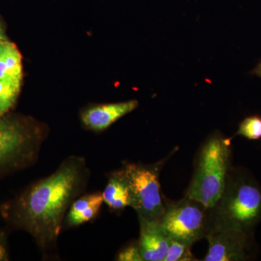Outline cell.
<instances>
[{"instance_id":"6da1fadb","label":"cell","mask_w":261,"mask_h":261,"mask_svg":"<svg viewBox=\"0 0 261 261\" xmlns=\"http://www.w3.org/2000/svg\"><path fill=\"white\" fill-rule=\"evenodd\" d=\"M83 161L67 160L50 176L34 184L0 212L15 226L24 230L46 247L57 240L62 221L83 186Z\"/></svg>"},{"instance_id":"7a4b0ae2","label":"cell","mask_w":261,"mask_h":261,"mask_svg":"<svg viewBox=\"0 0 261 261\" xmlns=\"http://www.w3.org/2000/svg\"><path fill=\"white\" fill-rule=\"evenodd\" d=\"M211 230L233 229L251 234L261 221V187L250 173L230 168L224 192L210 209Z\"/></svg>"},{"instance_id":"3957f363","label":"cell","mask_w":261,"mask_h":261,"mask_svg":"<svg viewBox=\"0 0 261 261\" xmlns=\"http://www.w3.org/2000/svg\"><path fill=\"white\" fill-rule=\"evenodd\" d=\"M230 140L214 135L201 149L186 197L212 208L224 192L231 163Z\"/></svg>"},{"instance_id":"277c9868","label":"cell","mask_w":261,"mask_h":261,"mask_svg":"<svg viewBox=\"0 0 261 261\" xmlns=\"http://www.w3.org/2000/svg\"><path fill=\"white\" fill-rule=\"evenodd\" d=\"M163 162L154 165L126 164L118 171L126 183L129 194L130 207L139 218L159 220L164 214L160 192L159 174Z\"/></svg>"},{"instance_id":"5b68a950","label":"cell","mask_w":261,"mask_h":261,"mask_svg":"<svg viewBox=\"0 0 261 261\" xmlns=\"http://www.w3.org/2000/svg\"><path fill=\"white\" fill-rule=\"evenodd\" d=\"M160 223L170 238L192 246L210 231V209L186 197L166 205Z\"/></svg>"},{"instance_id":"8992f818","label":"cell","mask_w":261,"mask_h":261,"mask_svg":"<svg viewBox=\"0 0 261 261\" xmlns=\"http://www.w3.org/2000/svg\"><path fill=\"white\" fill-rule=\"evenodd\" d=\"M37 137L15 118L0 116V176L27 166L37 152Z\"/></svg>"},{"instance_id":"52a82bcc","label":"cell","mask_w":261,"mask_h":261,"mask_svg":"<svg viewBox=\"0 0 261 261\" xmlns=\"http://www.w3.org/2000/svg\"><path fill=\"white\" fill-rule=\"evenodd\" d=\"M251 234L233 229H212L206 236L205 261H241L250 258Z\"/></svg>"},{"instance_id":"ba28073f","label":"cell","mask_w":261,"mask_h":261,"mask_svg":"<svg viewBox=\"0 0 261 261\" xmlns=\"http://www.w3.org/2000/svg\"><path fill=\"white\" fill-rule=\"evenodd\" d=\"M140 238L138 245L141 256L145 261H163L168 247L170 238L161 226L159 220L139 218Z\"/></svg>"},{"instance_id":"9c48e42d","label":"cell","mask_w":261,"mask_h":261,"mask_svg":"<svg viewBox=\"0 0 261 261\" xmlns=\"http://www.w3.org/2000/svg\"><path fill=\"white\" fill-rule=\"evenodd\" d=\"M138 106V101L134 99L126 102L94 106L82 113V122L90 129L97 132L103 130L111 126L122 117L135 111Z\"/></svg>"},{"instance_id":"30bf717a","label":"cell","mask_w":261,"mask_h":261,"mask_svg":"<svg viewBox=\"0 0 261 261\" xmlns=\"http://www.w3.org/2000/svg\"><path fill=\"white\" fill-rule=\"evenodd\" d=\"M103 202L102 193L90 194L74 201L67 216L68 224L78 226L88 222L95 217Z\"/></svg>"},{"instance_id":"8fae6325","label":"cell","mask_w":261,"mask_h":261,"mask_svg":"<svg viewBox=\"0 0 261 261\" xmlns=\"http://www.w3.org/2000/svg\"><path fill=\"white\" fill-rule=\"evenodd\" d=\"M22 56L13 43L0 42V80L22 78Z\"/></svg>"},{"instance_id":"7c38bea8","label":"cell","mask_w":261,"mask_h":261,"mask_svg":"<svg viewBox=\"0 0 261 261\" xmlns=\"http://www.w3.org/2000/svg\"><path fill=\"white\" fill-rule=\"evenodd\" d=\"M102 195L103 201L113 210H122L130 206L128 188L118 171L109 178Z\"/></svg>"},{"instance_id":"4fadbf2b","label":"cell","mask_w":261,"mask_h":261,"mask_svg":"<svg viewBox=\"0 0 261 261\" xmlns=\"http://www.w3.org/2000/svg\"><path fill=\"white\" fill-rule=\"evenodd\" d=\"M22 78H6L0 80V116L14 106L21 87Z\"/></svg>"},{"instance_id":"5bb4252c","label":"cell","mask_w":261,"mask_h":261,"mask_svg":"<svg viewBox=\"0 0 261 261\" xmlns=\"http://www.w3.org/2000/svg\"><path fill=\"white\" fill-rule=\"evenodd\" d=\"M191 247L186 243L170 238L169 247L163 261L196 260L192 255Z\"/></svg>"},{"instance_id":"9a60e30c","label":"cell","mask_w":261,"mask_h":261,"mask_svg":"<svg viewBox=\"0 0 261 261\" xmlns=\"http://www.w3.org/2000/svg\"><path fill=\"white\" fill-rule=\"evenodd\" d=\"M237 134L249 140H256L260 139L261 117L252 116L245 118L240 123Z\"/></svg>"},{"instance_id":"2e32d148","label":"cell","mask_w":261,"mask_h":261,"mask_svg":"<svg viewBox=\"0 0 261 261\" xmlns=\"http://www.w3.org/2000/svg\"><path fill=\"white\" fill-rule=\"evenodd\" d=\"M117 260L120 261H142L138 244L133 243L128 245L119 252Z\"/></svg>"},{"instance_id":"e0dca14e","label":"cell","mask_w":261,"mask_h":261,"mask_svg":"<svg viewBox=\"0 0 261 261\" xmlns=\"http://www.w3.org/2000/svg\"><path fill=\"white\" fill-rule=\"evenodd\" d=\"M8 259V248H7L6 238L5 233L0 231V261Z\"/></svg>"},{"instance_id":"ac0fdd59","label":"cell","mask_w":261,"mask_h":261,"mask_svg":"<svg viewBox=\"0 0 261 261\" xmlns=\"http://www.w3.org/2000/svg\"><path fill=\"white\" fill-rule=\"evenodd\" d=\"M251 73L252 74L257 75V76L261 78V61L260 62V63L255 67V69L252 70Z\"/></svg>"},{"instance_id":"d6986e66","label":"cell","mask_w":261,"mask_h":261,"mask_svg":"<svg viewBox=\"0 0 261 261\" xmlns=\"http://www.w3.org/2000/svg\"><path fill=\"white\" fill-rule=\"evenodd\" d=\"M6 40V37H5L4 31H3L1 25H0V42H3V41Z\"/></svg>"}]
</instances>
